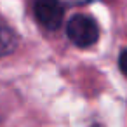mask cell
Instances as JSON below:
<instances>
[{"label": "cell", "instance_id": "4", "mask_svg": "<svg viewBox=\"0 0 127 127\" xmlns=\"http://www.w3.org/2000/svg\"><path fill=\"white\" fill-rule=\"evenodd\" d=\"M118 66H120L122 73L127 77V49L120 52V58H118Z\"/></svg>", "mask_w": 127, "mask_h": 127}, {"label": "cell", "instance_id": "3", "mask_svg": "<svg viewBox=\"0 0 127 127\" xmlns=\"http://www.w3.org/2000/svg\"><path fill=\"white\" fill-rule=\"evenodd\" d=\"M18 47V35L11 28V25L0 18V58L9 56Z\"/></svg>", "mask_w": 127, "mask_h": 127}, {"label": "cell", "instance_id": "2", "mask_svg": "<svg viewBox=\"0 0 127 127\" xmlns=\"http://www.w3.org/2000/svg\"><path fill=\"white\" fill-rule=\"evenodd\" d=\"M33 12L37 21L44 28L54 32L61 26V21L64 16V5L59 2H45L44 0V2H37L33 5Z\"/></svg>", "mask_w": 127, "mask_h": 127}, {"label": "cell", "instance_id": "1", "mask_svg": "<svg viewBox=\"0 0 127 127\" xmlns=\"http://www.w3.org/2000/svg\"><path fill=\"white\" fill-rule=\"evenodd\" d=\"M66 35L77 47H91L99 38V26L92 16L78 12L70 18L66 25Z\"/></svg>", "mask_w": 127, "mask_h": 127}]
</instances>
